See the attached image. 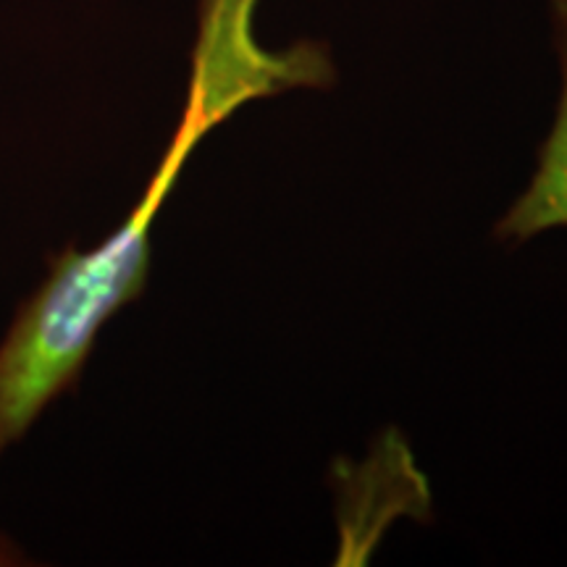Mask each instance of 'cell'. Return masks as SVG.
Wrapping results in <instances>:
<instances>
[{"label":"cell","mask_w":567,"mask_h":567,"mask_svg":"<svg viewBox=\"0 0 567 567\" xmlns=\"http://www.w3.org/2000/svg\"><path fill=\"white\" fill-rule=\"evenodd\" d=\"M221 113L187 97L179 130L130 218L87 252L66 247L0 342V457L80 381L103 326L145 292L151 234L189 155Z\"/></svg>","instance_id":"1"},{"label":"cell","mask_w":567,"mask_h":567,"mask_svg":"<svg viewBox=\"0 0 567 567\" xmlns=\"http://www.w3.org/2000/svg\"><path fill=\"white\" fill-rule=\"evenodd\" d=\"M555 40L563 66V95L547 142L538 151V168L528 189L496 226V237L526 243L536 234L567 226V0H551Z\"/></svg>","instance_id":"2"},{"label":"cell","mask_w":567,"mask_h":567,"mask_svg":"<svg viewBox=\"0 0 567 567\" xmlns=\"http://www.w3.org/2000/svg\"><path fill=\"white\" fill-rule=\"evenodd\" d=\"M27 559L21 555V549L11 542L9 536L0 534V567H13V565H24Z\"/></svg>","instance_id":"3"}]
</instances>
